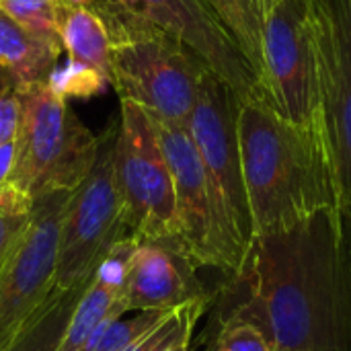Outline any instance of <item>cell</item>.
Returning <instances> with one entry per match:
<instances>
[{"mask_svg":"<svg viewBox=\"0 0 351 351\" xmlns=\"http://www.w3.org/2000/svg\"><path fill=\"white\" fill-rule=\"evenodd\" d=\"M261 99L292 123L306 125L321 117L313 0L265 2Z\"/></svg>","mask_w":351,"mask_h":351,"instance_id":"cell-8","label":"cell"},{"mask_svg":"<svg viewBox=\"0 0 351 351\" xmlns=\"http://www.w3.org/2000/svg\"><path fill=\"white\" fill-rule=\"evenodd\" d=\"M119 103L115 183L123 224L138 241H160L177 249L175 187L154 123L136 103Z\"/></svg>","mask_w":351,"mask_h":351,"instance_id":"cell-7","label":"cell"},{"mask_svg":"<svg viewBox=\"0 0 351 351\" xmlns=\"http://www.w3.org/2000/svg\"><path fill=\"white\" fill-rule=\"evenodd\" d=\"M171 311H150V313H140L138 317L132 319H113L99 327L86 343L78 351H119L123 350L130 341H134L138 335L148 331L152 325L162 321Z\"/></svg>","mask_w":351,"mask_h":351,"instance_id":"cell-19","label":"cell"},{"mask_svg":"<svg viewBox=\"0 0 351 351\" xmlns=\"http://www.w3.org/2000/svg\"><path fill=\"white\" fill-rule=\"evenodd\" d=\"M33 212V202L10 185L0 189V271L25 232Z\"/></svg>","mask_w":351,"mask_h":351,"instance_id":"cell-21","label":"cell"},{"mask_svg":"<svg viewBox=\"0 0 351 351\" xmlns=\"http://www.w3.org/2000/svg\"><path fill=\"white\" fill-rule=\"evenodd\" d=\"M62 51L58 37L31 31L0 10V86L16 93L49 82Z\"/></svg>","mask_w":351,"mask_h":351,"instance_id":"cell-14","label":"cell"},{"mask_svg":"<svg viewBox=\"0 0 351 351\" xmlns=\"http://www.w3.org/2000/svg\"><path fill=\"white\" fill-rule=\"evenodd\" d=\"M239 95L222 78L206 72L187 121L208 177L230 280L241 271L255 239L239 148Z\"/></svg>","mask_w":351,"mask_h":351,"instance_id":"cell-5","label":"cell"},{"mask_svg":"<svg viewBox=\"0 0 351 351\" xmlns=\"http://www.w3.org/2000/svg\"><path fill=\"white\" fill-rule=\"evenodd\" d=\"M58 33L70 66L95 70L109 82V33L99 12L86 0L58 2Z\"/></svg>","mask_w":351,"mask_h":351,"instance_id":"cell-15","label":"cell"},{"mask_svg":"<svg viewBox=\"0 0 351 351\" xmlns=\"http://www.w3.org/2000/svg\"><path fill=\"white\" fill-rule=\"evenodd\" d=\"M12 158H14V144H4L0 146V189L8 185L10 169H12Z\"/></svg>","mask_w":351,"mask_h":351,"instance_id":"cell-24","label":"cell"},{"mask_svg":"<svg viewBox=\"0 0 351 351\" xmlns=\"http://www.w3.org/2000/svg\"><path fill=\"white\" fill-rule=\"evenodd\" d=\"M162 154L171 169L177 210V249L195 267H214L226 274L218 222L208 177L187 125L152 117Z\"/></svg>","mask_w":351,"mask_h":351,"instance_id":"cell-12","label":"cell"},{"mask_svg":"<svg viewBox=\"0 0 351 351\" xmlns=\"http://www.w3.org/2000/svg\"><path fill=\"white\" fill-rule=\"evenodd\" d=\"M195 265L173 245L138 241L123 280V304L130 311H175L191 302H208Z\"/></svg>","mask_w":351,"mask_h":351,"instance_id":"cell-13","label":"cell"},{"mask_svg":"<svg viewBox=\"0 0 351 351\" xmlns=\"http://www.w3.org/2000/svg\"><path fill=\"white\" fill-rule=\"evenodd\" d=\"M93 8L109 33V84L119 101L136 103L160 121L187 125L202 80L212 70L175 35L111 8Z\"/></svg>","mask_w":351,"mask_h":351,"instance_id":"cell-3","label":"cell"},{"mask_svg":"<svg viewBox=\"0 0 351 351\" xmlns=\"http://www.w3.org/2000/svg\"><path fill=\"white\" fill-rule=\"evenodd\" d=\"M21 121L14 138V158L8 185L31 202L74 191L90 171L99 136L74 113L51 82L16 90Z\"/></svg>","mask_w":351,"mask_h":351,"instance_id":"cell-4","label":"cell"},{"mask_svg":"<svg viewBox=\"0 0 351 351\" xmlns=\"http://www.w3.org/2000/svg\"><path fill=\"white\" fill-rule=\"evenodd\" d=\"M202 2L234 39L243 56L257 72L261 84V39H263V12L267 0H202Z\"/></svg>","mask_w":351,"mask_h":351,"instance_id":"cell-16","label":"cell"},{"mask_svg":"<svg viewBox=\"0 0 351 351\" xmlns=\"http://www.w3.org/2000/svg\"><path fill=\"white\" fill-rule=\"evenodd\" d=\"M58 2L60 0H0V10L31 31L60 39Z\"/></svg>","mask_w":351,"mask_h":351,"instance_id":"cell-22","label":"cell"},{"mask_svg":"<svg viewBox=\"0 0 351 351\" xmlns=\"http://www.w3.org/2000/svg\"><path fill=\"white\" fill-rule=\"evenodd\" d=\"M70 191L33 202L31 220L0 271V351L37 319L53 292L58 239Z\"/></svg>","mask_w":351,"mask_h":351,"instance_id":"cell-9","label":"cell"},{"mask_svg":"<svg viewBox=\"0 0 351 351\" xmlns=\"http://www.w3.org/2000/svg\"><path fill=\"white\" fill-rule=\"evenodd\" d=\"M206 351H276V348L255 321L228 308Z\"/></svg>","mask_w":351,"mask_h":351,"instance_id":"cell-18","label":"cell"},{"mask_svg":"<svg viewBox=\"0 0 351 351\" xmlns=\"http://www.w3.org/2000/svg\"><path fill=\"white\" fill-rule=\"evenodd\" d=\"M237 128L255 239L339 208L321 117L292 123L251 97L239 103Z\"/></svg>","mask_w":351,"mask_h":351,"instance_id":"cell-2","label":"cell"},{"mask_svg":"<svg viewBox=\"0 0 351 351\" xmlns=\"http://www.w3.org/2000/svg\"><path fill=\"white\" fill-rule=\"evenodd\" d=\"M193 329L195 327L185 329L173 343H169L162 351H191V335H193Z\"/></svg>","mask_w":351,"mask_h":351,"instance_id":"cell-25","label":"cell"},{"mask_svg":"<svg viewBox=\"0 0 351 351\" xmlns=\"http://www.w3.org/2000/svg\"><path fill=\"white\" fill-rule=\"evenodd\" d=\"M142 19L185 43L199 60L222 78L239 99L261 97L257 72L243 56L228 31L216 21L202 0H86Z\"/></svg>","mask_w":351,"mask_h":351,"instance_id":"cell-11","label":"cell"},{"mask_svg":"<svg viewBox=\"0 0 351 351\" xmlns=\"http://www.w3.org/2000/svg\"><path fill=\"white\" fill-rule=\"evenodd\" d=\"M208 302H191L181 308L171 311L162 321L152 325L148 331L138 335L119 351H162L169 343H173L185 329L195 327Z\"/></svg>","mask_w":351,"mask_h":351,"instance_id":"cell-20","label":"cell"},{"mask_svg":"<svg viewBox=\"0 0 351 351\" xmlns=\"http://www.w3.org/2000/svg\"><path fill=\"white\" fill-rule=\"evenodd\" d=\"M346 222H348V232H350V243H351V212L346 214Z\"/></svg>","mask_w":351,"mask_h":351,"instance_id":"cell-26","label":"cell"},{"mask_svg":"<svg viewBox=\"0 0 351 351\" xmlns=\"http://www.w3.org/2000/svg\"><path fill=\"white\" fill-rule=\"evenodd\" d=\"M117 134L119 115H113L99 134V148L90 171L68 195L58 239L56 290L86 286L111 247L130 237L121 218L115 183Z\"/></svg>","mask_w":351,"mask_h":351,"instance_id":"cell-6","label":"cell"},{"mask_svg":"<svg viewBox=\"0 0 351 351\" xmlns=\"http://www.w3.org/2000/svg\"><path fill=\"white\" fill-rule=\"evenodd\" d=\"M21 121V103L12 88L0 86V146L14 142Z\"/></svg>","mask_w":351,"mask_h":351,"instance_id":"cell-23","label":"cell"},{"mask_svg":"<svg viewBox=\"0 0 351 351\" xmlns=\"http://www.w3.org/2000/svg\"><path fill=\"white\" fill-rule=\"evenodd\" d=\"M82 288L56 290L51 292L47 304L37 315V319L16 337V341L6 351H58L66 325L72 311L82 294Z\"/></svg>","mask_w":351,"mask_h":351,"instance_id":"cell-17","label":"cell"},{"mask_svg":"<svg viewBox=\"0 0 351 351\" xmlns=\"http://www.w3.org/2000/svg\"><path fill=\"white\" fill-rule=\"evenodd\" d=\"M319 113L339 210L351 212V0H313Z\"/></svg>","mask_w":351,"mask_h":351,"instance_id":"cell-10","label":"cell"},{"mask_svg":"<svg viewBox=\"0 0 351 351\" xmlns=\"http://www.w3.org/2000/svg\"><path fill=\"white\" fill-rule=\"evenodd\" d=\"M230 311L255 321L276 351H346L351 339V253L339 208L257 237L230 280Z\"/></svg>","mask_w":351,"mask_h":351,"instance_id":"cell-1","label":"cell"}]
</instances>
